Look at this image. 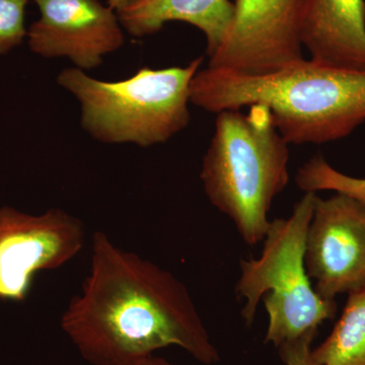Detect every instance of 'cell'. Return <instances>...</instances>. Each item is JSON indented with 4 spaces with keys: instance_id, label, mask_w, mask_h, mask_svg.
I'll list each match as a JSON object with an SVG mask.
<instances>
[{
    "instance_id": "8fae6325",
    "label": "cell",
    "mask_w": 365,
    "mask_h": 365,
    "mask_svg": "<svg viewBox=\"0 0 365 365\" xmlns=\"http://www.w3.org/2000/svg\"><path fill=\"white\" fill-rule=\"evenodd\" d=\"M123 30L133 37L160 32L165 24L182 21L204 34L209 57L216 51L230 25V0H108Z\"/></svg>"
},
{
    "instance_id": "4fadbf2b",
    "label": "cell",
    "mask_w": 365,
    "mask_h": 365,
    "mask_svg": "<svg viewBox=\"0 0 365 365\" xmlns=\"http://www.w3.org/2000/svg\"><path fill=\"white\" fill-rule=\"evenodd\" d=\"M297 187L304 192L334 191L365 204V179L347 176L316 155L297 170Z\"/></svg>"
},
{
    "instance_id": "9c48e42d",
    "label": "cell",
    "mask_w": 365,
    "mask_h": 365,
    "mask_svg": "<svg viewBox=\"0 0 365 365\" xmlns=\"http://www.w3.org/2000/svg\"><path fill=\"white\" fill-rule=\"evenodd\" d=\"M33 1L40 18L31 25L26 37L31 51L41 57H66L76 68L88 71L124 44L116 14L100 0Z\"/></svg>"
},
{
    "instance_id": "277c9868",
    "label": "cell",
    "mask_w": 365,
    "mask_h": 365,
    "mask_svg": "<svg viewBox=\"0 0 365 365\" xmlns=\"http://www.w3.org/2000/svg\"><path fill=\"white\" fill-rule=\"evenodd\" d=\"M203 57L184 67H143L131 78L105 81L72 67L57 81L79 102L81 126L105 143L141 148L167 143L190 123V88Z\"/></svg>"
},
{
    "instance_id": "8992f818",
    "label": "cell",
    "mask_w": 365,
    "mask_h": 365,
    "mask_svg": "<svg viewBox=\"0 0 365 365\" xmlns=\"http://www.w3.org/2000/svg\"><path fill=\"white\" fill-rule=\"evenodd\" d=\"M306 0H235L225 39L207 67L242 76L273 73L304 60Z\"/></svg>"
},
{
    "instance_id": "5bb4252c",
    "label": "cell",
    "mask_w": 365,
    "mask_h": 365,
    "mask_svg": "<svg viewBox=\"0 0 365 365\" xmlns=\"http://www.w3.org/2000/svg\"><path fill=\"white\" fill-rule=\"evenodd\" d=\"M28 2L29 0H0V56L20 46L26 37Z\"/></svg>"
},
{
    "instance_id": "7c38bea8",
    "label": "cell",
    "mask_w": 365,
    "mask_h": 365,
    "mask_svg": "<svg viewBox=\"0 0 365 365\" xmlns=\"http://www.w3.org/2000/svg\"><path fill=\"white\" fill-rule=\"evenodd\" d=\"M312 355L319 365H365V288L348 294L332 332Z\"/></svg>"
},
{
    "instance_id": "9a60e30c",
    "label": "cell",
    "mask_w": 365,
    "mask_h": 365,
    "mask_svg": "<svg viewBox=\"0 0 365 365\" xmlns=\"http://www.w3.org/2000/svg\"><path fill=\"white\" fill-rule=\"evenodd\" d=\"M318 331H311L297 339L288 341L279 346L281 359L285 365H319L312 355V343Z\"/></svg>"
},
{
    "instance_id": "e0dca14e",
    "label": "cell",
    "mask_w": 365,
    "mask_h": 365,
    "mask_svg": "<svg viewBox=\"0 0 365 365\" xmlns=\"http://www.w3.org/2000/svg\"><path fill=\"white\" fill-rule=\"evenodd\" d=\"M364 13H365V6H364Z\"/></svg>"
},
{
    "instance_id": "30bf717a",
    "label": "cell",
    "mask_w": 365,
    "mask_h": 365,
    "mask_svg": "<svg viewBox=\"0 0 365 365\" xmlns=\"http://www.w3.org/2000/svg\"><path fill=\"white\" fill-rule=\"evenodd\" d=\"M364 0H306L302 43L312 61L365 71Z\"/></svg>"
},
{
    "instance_id": "5b68a950",
    "label": "cell",
    "mask_w": 365,
    "mask_h": 365,
    "mask_svg": "<svg viewBox=\"0 0 365 365\" xmlns=\"http://www.w3.org/2000/svg\"><path fill=\"white\" fill-rule=\"evenodd\" d=\"M317 193L306 192L287 218L271 220L258 259L241 260L235 292L246 300L242 316L253 323L261 297L268 314L266 342L279 347L335 318L337 304L319 297L307 275L304 255Z\"/></svg>"
},
{
    "instance_id": "ba28073f",
    "label": "cell",
    "mask_w": 365,
    "mask_h": 365,
    "mask_svg": "<svg viewBox=\"0 0 365 365\" xmlns=\"http://www.w3.org/2000/svg\"><path fill=\"white\" fill-rule=\"evenodd\" d=\"M304 264L314 289L327 300L365 288V204L336 193L317 195Z\"/></svg>"
},
{
    "instance_id": "7a4b0ae2",
    "label": "cell",
    "mask_w": 365,
    "mask_h": 365,
    "mask_svg": "<svg viewBox=\"0 0 365 365\" xmlns=\"http://www.w3.org/2000/svg\"><path fill=\"white\" fill-rule=\"evenodd\" d=\"M190 102L215 114L265 106L288 144L331 143L365 122V71L311 59L263 76L206 67L192 81Z\"/></svg>"
},
{
    "instance_id": "2e32d148",
    "label": "cell",
    "mask_w": 365,
    "mask_h": 365,
    "mask_svg": "<svg viewBox=\"0 0 365 365\" xmlns=\"http://www.w3.org/2000/svg\"><path fill=\"white\" fill-rule=\"evenodd\" d=\"M133 365H176L172 364V362L168 361L167 359H163V357L155 356V355H150V356L145 357V359L139 360L138 362Z\"/></svg>"
},
{
    "instance_id": "6da1fadb",
    "label": "cell",
    "mask_w": 365,
    "mask_h": 365,
    "mask_svg": "<svg viewBox=\"0 0 365 365\" xmlns=\"http://www.w3.org/2000/svg\"><path fill=\"white\" fill-rule=\"evenodd\" d=\"M60 325L91 365H133L168 346L203 364L220 360L184 283L102 232L93 235L91 272Z\"/></svg>"
},
{
    "instance_id": "52a82bcc",
    "label": "cell",
    "mask_w": 365,
    "mask_h": 365,
    "mask_svg": "<svg viewBox=\"0 0 365 365\" xmlns=\"http://www.w3.org/2000/svg\"><path fill=\"white\" fill-rule=\"evenodd\" d=\"M85 241L83 222L62 209L34 215L0 207V300H26L36 274L66 265Z\"/></svg>"
},
{
    "instance_id": "3957f363",
    "label": "cell",
    "mask_w": 365,
    "mask_h": 365,
    "mask_svg": "<svg viewBox=\"0 0 365 365\" xmlns=\"http://www.w3.org/2000/svg\"><path fill=\"white\" fill-rule=\"evenodd\" d=\"M218 113L200 179L215 207L234 222L242 241L265 239L274 199L289 181V150L265 106Z\"/></svg>"
}]
</instances>
